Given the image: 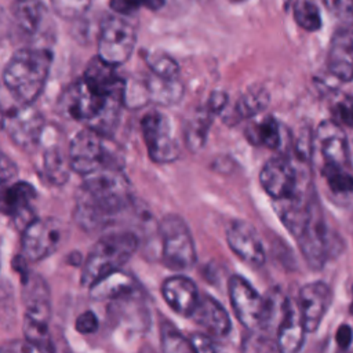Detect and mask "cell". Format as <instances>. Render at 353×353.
I'll list each match as a JSON object with an SVG mask.
<instances>
[{"label":"cell","instance_id":"17","mask_svg":"<svg viewBox=\"0 0 353 353\" xmlns=\"http://www.w3.org/2000/svg\"><path fill=\"white\" fill-rule=\"evenodd\" d=\"M204 332L214 338L226 336L232 321L226 309L211 295H201L189 316Z\"/></svg>","mask_w":353,"mask_h":353},{"label":"cell","instance_id":"42","mask_svg":"<svg viewBox=\"0 0 353 353\" xmlns=\"http://www.w3.org/2000/svg\"><path fill=\"white\" fill-rule=\"evenodd\" d=\"M164 6V0H143V7L149 10H159Z\"/></svg>","mask_w":353,"mask_h":353},{"label":"cell","instance_id":"4","mask_svg":"<svg viewBox=\"0 0 353 353\" xmlns=\"http://www.w3.org/2000/svg\"><path fill=\"white\" fill-rule=\"evenodd\" d=\"M22 299L25 305L23 335L36 352H52L54 346L50 338L51 299L46 280L28 270H22Z\"/></svg>","mask_w":353,"mask_h":353},{"label":"cell","instance_id":"18","mask_svg":"<svg viewBox=\"0 0 353 353\" xmlns=\"http://www.w3.org/2000/svg\"><path fill=\"white\" fill-rule=\"evenodd\" d=\"M327 68L341 81L353 80V34L345 28L338 29L330 41Z\"/></svg>","mask_w":353,"mask_h":353},{"label":"cell","instance_id":"5","mask_svg":"<svg viewBox=\"0 0 353 353\" xmlns=\"http://www.w3.org/2000/svg\"><path fill=\"white\" fill-rule=\"evenodd\" d=\"M138 248V237L131 232L103 234L90 250L81 269L80 281L84 287L92 285L103 276L121 269Z\"/></svg>","mask_w":353,"mask_h":353},{"label":"cell","instance_id":"26","mask_svg":"<svg viewBox=\"0 0 353 353\" xmlns=\"http://www.w3.org/2000/svg\"><path fill=\"white\" fill-rule=\"evenodd\" d=\"M12 15L18 29L28 36H33L44 21L46 7L40 0H17Z\"/></svg>","mask_w":353,"mask_h":353},{"label":"cell","instance_id":"43","mask_svg":"<svg viewBox=\"0 0 353 353\" xmlns=\"http://www.w3.org/2000/svg\"><path fill=\"white\" fill-rule=\"evenodd\" d=\"M7 22H8V18H7L4 10L0 7V34L7 30Z\"/></svg>","mask_w":353,"mask_h":353},{"label":"cell","instance_id":"34","mask_svg":"<svg viewBox=\"0 0 353 353\" xmlns=\"http://www.w3.org/2000/svg\"><path fill=\"white\" fill-rule=\"evenodd\" d=\"M18 181V168L15 163L0 150V193Z\"/></svg>","mask_w":353,"mask_h":353},{"label":"cell","instance_id":"44","mask_svg":"<svg viewBox=\"0 0 353 353\" xmlns=\"http://www.w3.org/2000/svg\"><path fill=\"white\" fill-rule=\"evenodd\" d=\"M230 1H233V3H241V1H245V0H230Z\"/></svg>","mask_w":353,"mask_h":353},{"label":"cell","instance_id":"7","mask_svg":"<svg viewBox=\"0 0 353 353\" xmlns=\"http://www.w3.org/2000/svg\"><path fill=\"white\" fill-rule=\"evenodd\" d=\"M161 240V261L172 270H188L197 259L194 240L185 219L176 214H167L159 223Z\"/></svg>","mask_w":353,"mask_h":353},{"label":"cell","instance_id":"15","mask_svg":"<svg viewBox=\"0 0 353 353\" xmlns=\"http://www.w3.org/2000/svg\"><path fill=\"white\" fill-rule=\"evenodd\" d=\"M226 241L241 261L251 266H262L266 261L265 248L256 229L241 219H233L226 226Z\"/></svg>","mask_w":353,"mask_h":353},{"label":"cell","instance_id":"37","mask_svg":"<svg viewBox=\"0 0 353 353\" xmlns=\"http://www.w3.org/2000/svg\"><path fill=\"white\" fill-rule=\"evenodd\" d=\"M109 6L114 14L128 17L143 7V0H110Z\"/></svg>","mask_w":353,"mask_h":353},{"label":"cell","instance_id":"20","mask_svg":"<svg viewBox=\"0 0 353 353\" xmlns=\"http://www.w3.org/2000/svg\"><path fill=\"white\" fill-rule=\"evenodd\" d=\"M305 325L296 301L288 298L283 319L276 330V345L283 353L298 352L305 341Z\"/></svg>","mask_w":353,"mask_h":353},{"label":"cell","instance_id":"23","mask_svg":"<svg viewBox=\"0 0 353 353\" xmlns=\"http://www.w3.org/2000/svg\"><path fill=\"white\" fill-rule=\"evenodd\" d=\"M143 84L148 94V99L157 105L170 106L179 102L181 98L183 97V85L178 77L164 79L150 73V76L146 79Z\"/></svg>","mask_w":353,"mask_h":353},{"label":"cell","instance_id":"19","mask_svg":"<svg viewBox=\"0 0 353 353\" xmlns=\"http://www.w3.org/2000/svg\"><path fill=\"white\" fill-rule=\"evenodd\" d=\"M161 294L165 303L178 314L189 317L199 301V290L186 276H171L163 281Z\"/></svg>","mask_w":353,"mask_h":353},{"label":"cell","instance_id":"13","mask_svg":"<svg viewBox=\"0 0 353 353\" xmlns=\"http://www.w3.org/2000/svg\"><path fill=\"white\" fill-rule=\"evenodd\" d=\"M3 128L18 146L32 148L40 141L44 119L33 103H19L4 112Z\"/></svg>","mask_w":353,"mask_h":353},{"label":"cell","instance_id":"10","mask_svg":"<svg viewBox=\"0 0 353 353\" xmlns=\"http://www.w3.org/2000/svg\"><path fill=\"white\" fill-rule=\"evenodd\" d=\"M142 137L152 161L172 163L179 157V143L170 119L160 110H150L141 120Z\"/></svg>","mask_w":353,"mask_h":353},{"label":"cell","instance_id":"12","mask_svg":"<svg viewBox=\"0 0 353 353\" xmlns=\"http://www.w3.org/2000/svg\"><path fill=\"white\" fill-rule=\"evenodd\" d=\"M63 237V226L55 218L32 219L22 229L21 250L23 261L39 262L58 250Z\"/></svg>","mask_w":353,"mask_h":353},{"label":"cell","instance_id":"21","mask_svg":"<svg viewBox=\"0 0 353 353\" xmlns=\"http://www.w3.org/2000/svg\"><path fill=\"white\" fill-rule=\"evenodd\" d=\"M36 197L34 188L25 181H15L11 186L0 193V212L12 216L14 219H22V229L34 218H29L32 203ZM21 221V222H22Z\"/></svg>","mask_w":353,"mask_h":353},{"label":"cell","instance_id":"16","mask_svg":"<svg viewBox=\"0 0 353 353\" xmlns=\"http://www.w3.org/2000/svg\"><path fill=\"white\" fill-rule=\"evenodd\" d=\"M331 299V288L323 281L307 283L299 290L296 303L306 332H314L319 328L330 307Z\"/></svg>","mask_w":353,"mask_h":353},{"label":"cell","instance_id":"27","mask_svg":"<svg viewBox=\"0 0 353 353\" xmlns=\"http://www.w3.org/2000/svg\"><path fill=\"white\" fill-rule=\"evenodd\" d=\"M269 102L270 95L263 87H250L234 103L233 113L236 116V121L256 117L262 110L268 108Z\"/></svg>","mask_w":353,"mask_h":353},{"label":"cell","instance_id":"14","mask_svg":"<svg viewBox=\"0 0 353 353\" xmlns=\"http://www.w3.org/2000/svg\"><path fill=\"white\" fill-rule=\"evenodd\" d=\"M229 299L237 320L250 331H256L259 327L263 296L240 274H233L228 284Z\"/></svg>","mask_w":353,"mask_h":353},{"label":"cell","instance_id":"25","mask_svg":"<svg viewBox=\"0 0 353 353\" xmlns=\"http://www.w3.org/2000/svg\"><path fill=\"white\" fill-rule=\"evenodd\" d=\"M214 114L204 106L196 109L185 123V143L190 152H199L203 149L207 141L208 130L211 127Z\"/></svg>","mask_w":353,"mask_h":353},{"label":"cell","instance_id":"28","mask_svg":"<svg viewBox=\"0 0 353 353\" xmlns=\"http://www.w3.org/2000/svg\"><path fill=\"white\" fill-rule=\"evenodd\" d=\"M43 175L51 183L61 186L69 179L70 163L59 148H50L43 154Z\"/></svg>","mask_w":353,"mask_h":353},{"label":"cell","instance_id":"24","mask_svg":"<svg viewBox=\"0 0 353 353\" xmlns=\"http://www.w3.org/2000/svg\"><path fill=\"white\" fill-rule=\"evenodd\" d=\"M245 138L255 146L279 149L281 145V127L273 116H265L248 124Z\"/></svg>","mask_w":353,"mask_h":353},{"label":"cell","instance_id":"41","mask_svg":"<svg viewBox=\"0 0 353 353\" xmlns=\"http://www.w3.org/2000/svg\"><path fill=\"white\" fill-rule=\"evenodd\" d=\"M321 1L328 8V11H331L338 17L343 11V8L349 4L350 0H321Z\"/></svg>","mask_w":353,"mask_h":353},{"label":"cell","instance_id":"33","mask_svg":"<svg viewBox=\"0 0 353 353\" xmlns=\"http://www.w3.org/2000/svg\"><path fill=\"white\" fill-rule=\"evenodd\" d=\"M91 0H51L54 11L68 19L81 17L90 8Z\"/></svg>","mask_w":353,"mask_h":353},{"label":"cell","instance_id":"29","mask_svg":"<svg viewBox=\"0 0 353 353\" xmlns=\"http://www.w3.org/2000/svg\"><path fill=\"white\" fill-rule=\"evenodd\" d=\"M292 14L303 30L316 32L321 28V14L314 0H294Z\"/></svg>","mask_w":353,"mask_h":353},{"label":"cell","instance_id":"22","mask_svg":"<svg viewBox=\"0 0 353 353\" xmlns=\"http://www.w3.org/2000/svg\"><path fill=\"white\" fill-rule=\"evenodd\" d=\"M88 288L91 298L95 301H121L131 298L137 292L138 285L134 277L119 269L97 280Z\"/></svg>","mask_w":353,"mask_h":353},{"label":"cell","instance_id":"31","mask_svg":"<svg viewBox=\"0 0 353 353\" xmlns=\"http://www.w3.org/2000/svg\"><path fill=\"white\" fill-rule=\"evenodd\" d=\"M146 63L150 69V73L164 77L175 79L179 73V66L176 61L165 52H150L146 55Z\"/></svg>","mask_w":353,"mask_h":353},{"label":"cell","instance_id":"32","mask_svg":"<svg viewBox=\"0 0 353 353\" xmlns=\"http://www.w3.org/2000/svg\"><path fill=\"white\" fill-rule=\"evenodd\" d=\"M332 120L342 127H353V97L342 94L331 105Z\"/></svg>","mask_w":353,"mask_h":353},{"label":"cell","instance_id":"2","mask_svg":"<svg viewBox=\"0 0 353 353\" xmlns=\"http://www.w3.org/2000/svg\"><path fill=\"white\" fill-rule=\"evenodd\" d=\"M312 153L319 154L320 171L328 189L335 196L352 194L353 164L342 125L334 120L321 121L312 138Z\"/></svg>","mask_w":353,"mask_h":353},{"label":"cell","instance_id":"45","mask_svg":"<svg viewBox=\"0 0 353 353\" xmlns=\"http://www.w3.org/2000/svg\"><path fill=\"white\" fill-rule=\"evenodd\" d=\"M350 313L353 314V301H352V303H350Z\"/></svg>","mask_w":353,"mask_h":353},{"label":"cell","instance_id":"9","mask_svg":"<svg viewBox=\"0 0 353 353\" xmlns=\"http://www.w3.org/2000/svg\"><path fill=\"white\" fill-rule=\"evenodd\" d=\"M303 258L312 269H321L330 256L331 240L323 208L314 194L307 216L295 236Z\"/></svg>","mask_w":353,"mask_h":353},{"label":"cell","instance_id":"38","mask_svg":"<svg viewBox=\"0 0 353 353\" xmlns=\"http://www.w3.org/2000/svg\"><path fill=\"white\" fill-rule=\"evenodd\" d=\"M226 103H228V94L223 91H214L208 97L205 108L215 116L225 110Z\"/></svg>","mask_w":353,"mask_h":353},{"label":"cell","instance_id":"3","mask_svg":"<svg viewBox=\"0 0 353 353\" xmlns=\"http://www.w3.org/2000/svg\"><path fill=\"white\" fill-rule=\"evenodd\" d=\"M52 63L46 48H21L7 62L3 83L19 103H33L41 94Z\"/></svg>","mask_w":353,"mask_h":353},{"label":"cell","instance_id":"6","mask_svg":"<svg viewBox=\"0 0 353 353\" xmlns=\"http://www.w3.org/2000/svg\"><path fill=\"white\" fill-rule=\"evenodd\" d=\"M68 157L70 168L87 175L102 167L121 165V160L109 143V137L87 127L77 132L69 143Z\"/></svg>","mask_w":353,"mask_h":353},{"label":"cell","instance_id":"8","mask_svg":"<svg viewBox=\"0 0 353 353\" xmlns=\"http://www.w3.org/2000/svg\"><path fill=\"white\" fill-rule=\"evenodd\" d=\"M135 43L137 30L123 15L103 17L98 33V57L103 62L112 66L123 65L130 59Z\"/></svg>","mask_w":353,"mask_h":353},{"label":"cell","instance_id":"1","mask_svg":"<svg viewBox=\"0 0 353 353\" xmlns=\"http://www.w3.org/2000/svg\"><path fill=\"white\" fill-rule=\"evenodd\" d=\"M131 203V185L121 165L102 167L83 176L76 196V222L87 232L105 228Z\"/></svg>","mask_w":353,"mask_h":353},{"label":"cell","instance_id":"35","mask_svg":"<svg viewBox=\"0 0 353 353\" xmlns=\"http://www.w3.org/2000/svg\"><path fill=\"white\" fill-rule=\"evenodd\" d=\"M189 342H190V346H192L193 352L205 353V352H215L218 349L216 343L214 342V336L208 335L204 331L203 332H194L193 335H190Z\"/></svg>","mask_w":353,"mask_h":353},{"label":"cell","instance_id":"36","mask_svg":"<svg viewBox=\"0 0 353 353\" xmlns=\"http://www.w3.org/2000/svg\"><path fill=\"white\" fill-rule=\"evenodd\" d=\"M98 317L91 310H85L81 314H79L74 323V327L80 334H92L98 330Z\"/></svg>","mask_w":353,"mask_h":353},{"label":"cell","instance_id":"30","mask_svg":"<svg viewBox=\"0 0 353 353\" xmlns=\"http://www.w3.org/2000/svg\"><path fill=\"white\" fill-rule=\"evenodd\" d=\"M160 341H161V349L164 352H170V353L193 352L189 339L185 338L178 331V328H175L172 324L167 321H164L160 327Z\"/></svg>","mask_w":353,"mask_h":353},{"label":"cell","instance_id":"39","mask_svg":"<svg viewBox=\"0 0 353 353\" xmlns=\"http://www.w3.org/2000/svg\"><path fill=\"white\" fill-rule=\"evenodd\" d=\"M335 339H336V345L341 347V349H347L352 343V339H353V332H352V328L347 325V324H341L336 330V335H335Z\"/></svg>","mask_w":353,"mask_h":353},{"label":"cell","instance_id":"11","mask_svg":"<svg viewBox=\"0 0 353 353\" xmlns=\"http://www.w3.org/2000/svg\"><path fill=\"white\" fill-rule=\"evenodd\" d=\"M259 182L273 201L290 199L310 186L294 163L285 156H276L268 160L259 172Z\"/></svg>","mask_w":353,"mask_h":353},{"label":"cell","instance_id":"40","mask_svg":"<svg viewBox=\"0 0 353 353\" xmlns=\"http://www.w3.org/2000/svg\"><path fill=\"white\" fill-rule=\"evenodd\" d=\"M338 18L342 21L343 28L353 34V0L349 1V4L343 8V11L338 15Z\"/></svg>","mask_w":353,"mask_h":353}]
</instances>
